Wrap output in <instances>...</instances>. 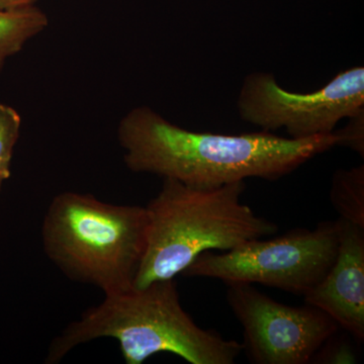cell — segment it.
I'll return each instance as SVG.
<instances>
[{
  "mask_svg": "<svg viewBox=\"0 0 364 364\" xmlns=\"http://www.w3.org/2000/svg\"><path fill=\"white\" fill-rule=\"evenodd\" d=\"M237 109L243 121L262 131L284 129L291 139L331 134L364 111V68L350 67L310 93L291 92L272 73L254 72L244 78Z\"/></svg>",
  "mask_w": 364,
  "mask_h": 364,
  "instance_id": "6",
  "label": "cell"
},
{
  "mask_svg": "<svg viewBox=\"0 0 364 364\" xmlns=\"http://www.w3.org/2000/svg\"><path fill=\"white\" fill-rule=\"evenodd\" d=\"M330 200L339 219L364 229V165L333 174Z\"/></svg>",
  "mask_w": 364,
  "mask_h": 364,
  "instance_id": "10",
  "label": "cell"
},
{
  "mask_svg": "<svg viewBox=\"0 0 364 364\" xmlns=\"http://www.w3.org/2000/svg\"><path fill=\"white\" fill-rule=\"evenodd\" d=\"M48 26L49 18L36 4L0 9V73L6 60L21 52L28 41L44 32Z\"/></svg>",
  "mask_w": 364,
  "mask_h": 364,
  "instance_id": "9",
  "label": "cell"
},
{
  "mask_svg": "<svg viewBox=\"0 0 364 364\" xmlns=\"http://www.w3.org/2000/svg\"><path fill=\"white\" fill-rule=\"evenodd\" d=\"M230 308L243 327V352L255 364H306L338 331L316 306H291L250 284H227Z\"/></svg>",
  "mask_w": 364,
  "mask_h": 364,
  "instance_id": "7",
  "label": "cell"
},
{
  "mask_svg": "<svg viewBox=\"0 0 364 364\" xmlns=\"http://www.w3.org/2000/svg\"><path fill=\"white\" fill-rule=\"evenodd\" d=\"M245 188V181L198 188L165 178L145 207L147 247L134 287L173 279L205 251H229L277 233L274 223L241 202Z\"/></svg>",
  "mask_w": 364,
  "mask_h": 364,
  "instance_id": "3",
  "label": "cell"
},
{
  "mask_svg": "<svg viewBox=\"0 0 364 364\" xmlns=\"http://www.w3.org/2000/svg\"><path fill=\"white\" fill-rule=\"evenodd\" d=\"M38 0H0V9H13L33 6Z\"/></svg>",
  "mask_w": 364,
  "mask_h": 364,
  "instance_id": "13",
  "label": "cell"
},
{
  "mask_svg": "<svg viewBox=\"0 0 364 364\" xmlns=\"http://www.w3.org/2000/svg\"><path fill=\"white\" fill-rule=\"evenodd\" d=\"M341 221L318 223L262 240L255 239L223 253L205 251L181 274L225 284H259L305 296L317 286L337 257Z\"/></svg>",
  "mask_w": 364,
  "mask_h": 364,
  "instance_id": "5",
  "label": "cell"
},
{
  "mask_svg": "<svg viewBox=\"0 0 364 364\" xmlns=\"http://www.w3.org/2000/svg\"><path fill=\"white\" fill-rule=\"evenodd\" d=\"M117 140L131 171L198 188L253 177L277 181L337 146L334 132L291 139L267 131L241 135L188 131L145 105L123 117Z\"/></svg>",
  "mask_w": 364,
  "mask_h": 364,
  "instance_id": "1",
  "label": "cell"
},
{
  "mask_svg": "<svg viewBox=\"0 0 364 364\" xmlns=\"http://www.w3.org/2000/svg\"><path fill=\"white\" fill-rule=\"evenodd\" d=\"M21 127L20 114L14 107L0 104V191L4 182L11 177V159Z\"/></svg>",
  "mask_w": 364,
  "mask_h": 364,
  "instance_id": "11",
  "label": "cell"
},
{
  "mask_svg": "<svg viewBox=\"0 0 364 364\" xmlns=\"http://www.w3.org/2000/svg\"><path fill=\"white\" fill-rule=\"evenodd\" d=\"M341 221L338 253L324 279L304 296L350 333L364 339V229Z\"/></svg>",
  "mask_w": 364,
  "mask_h": 364,
  "instance_id": "8",
  "label": "cell"
},
{
  "mask_svg": "<svg viewBox=\"0 0 364 364\" xmlns=\"http://www.w3.org/2000/svg\"><path fill=\"white\" fill-rule=\"evenodd\" d=\"M343 128L335 130L337 146H343L364 157V111L349 117Z\"/></svg>",
  "mask_w": 364,
  "mask_h": 364,
  "instance_id": "12",
  "label": "cell"
},
{
  "mask_svg": "<svg viewBox=\"0 0 364 364\" xmlns=\"http://www.w3.org/2000/svg\"><path fill=\"white\" fill-rule=\"evenodd\" d=\"M145 207L112 205L88 193L53 198L43 220L46 255L74 282L105 294L134 287L147 247Z\"/></svg>",
  "mask_w": 364,
  "mask_h": 364,
  "instance_id": "4",
  "label": "cell"
},
{
  "mask_svg": "<svg viewBox=\"0 0 364 364\" xmlns=\"http://www.w3.org/2000/svg\"><path fill=\"white\" fill-rule=\"evenodd\" d=\"M100 338L116 339L127 364L158 353L191 364H233L243 352V344L196 324L182 308L174 279L105 294L53 340L46 363H59L78 345Z\"/></svg>",
  "mask_w": 364,
  "mask_h": 364,
  "instance_id": "2",
  "label": "cell"
}]
</instances>
